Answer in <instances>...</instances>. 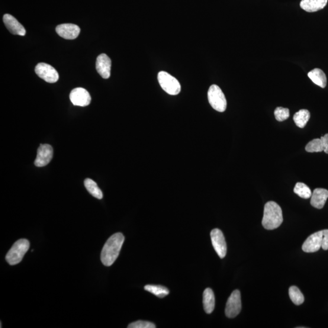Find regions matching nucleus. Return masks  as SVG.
I'll return each instance as SVG.
<instances>
[{
    "label": "nucleus",
    "instance_id": "obj_10",
    "mask_svg": "<svg viewBox=\"0 0 328 328\" xmlns=\"http://www.w3.org/2000/svg\"><path fill=\"white\" fill-rule=\"evenodd\" d=\"M73 104L79 107H86L91 101V96L84 88H77L72 90L69 95Z\"/></svg>",
    "mask_w": 328,
    "mask_h": 328
},
{
    "label": "nucleus",
    "instance_id": "obj_27",
    "mask_svg": "<svg viewBox=\"0 0 328 328\" xmlns=\"http://www.w3.org/2000/svg\"><path fill=\"white\" fill-rule=\"evenodd\" d=\"M322 231V243L321 248L324 250H328V229L321 230Z\"/></svg>",
    "mask_w": 328,
    "mask_h": 328
},
{
    "label": "nucleus",
    "instance_id": "obj_28",
    "mask_svg": "<svg viewBox=\"0 0 328 328\" xmlns=\"http://www.w3.org/2000/svg\"><path fill=\"white\" fill-rule=\"evenodd\" d=\"M323 152H324V153H326V154H328V144L325 147V149H324Z\"/></svg>",
    "mask_w": 328,
    "mask_h": 328
},
{
    "label": "nucleus",
    "instance_id": "obj_1",
    "mask_svg": "<svg viewBox=\"0 0 328 328\" xmlns=\"http://www.w3.org/2000/svg\"><path fill=\"white\" fill-rule=\"evenodd\" d=\"M125 241L121 233H116L109 237L103 247L101 261L105 266H110L118 259Z\"/></svg>",
    "mask_w": 328,
    "mask_h": 328
},
{
    "label": "nucleus",
    "instance_id": "obj_22",
    "mask_svg": "<svg viewBox=\"0 0 328 328\" xmlns=\"http://www.w3.org/2000/svg\"><path fill=\"white\" fill-rule=\"evenodd\" d=\"M84 184L86 189L93 197L101 199L103 198V193L100 189L96 182L91 179H86Z\"/></svg>",
    "mask_w": 328,
    "mask_h": 328
},
{
    "label": "nucleus",
    "instance_id": "obj_13",
    "mask_svg": "<svg viewBox=\"0 0 328 328\" xmlns=\"http://www.w3.org/2000/svg\"><path fill=\"white\" fill-rule=\"evenodd\" d=\"M111 61L105 54L99 55L96 60V69L102 78L107 79L111 75Z\"/></svg>",
    "mask_w": 328,
    "mask_h": 328
},
{
    "label": "nucleus",
    "instance_id": "obj_24",
    "mask_svg": "<svg viewBox=\"0 0 328 328\" xmlns=\"http://www.w3.org/2000/svg\"><path fill=\"white\" fill-rule=\"evenodd\" d=\"M294 192L299 197L303 199L310 198L312 196L311 189L306 184L302 182H298L296 184Z\"/></svg>",
    "mask_w": 328,
    "mask_h": 328
},
{
    "label": "nucleus",
    "instance_id": "obj_19",
    "mask_svg": "<svg viewBox=\"0 0 328 328\" xmlns=\"http://www.w3.org/2000/svg\"><path fill=\"white\" fill-rule=\"evenodd\" d=\"M203 304L205 313L210 314L214 311L215 305V295L210 288L205 289L203 294Z\"/></svg>",
    "mask_w": 328,
    "mask_h": 328
},
{
    "label": "nucleus",
    "instance_id": "obj_11",
    "mask_svg": "<svg viewBox=\"0 0 328 328\" xmlns=\"http://www.w3.org/2000/svg\"><path fill=\"white\" fill-rule=\"evenodd\" d=\"M321 243H322V231L321 230L309 237L302 246V249L307 253L317 252L321 247Z\"/></svg>",
    "mask_w": 328,
    "mask_h": 328
},
{
    "label": "nucleus",
    "instance_id": "obj_8",
    "mask_svg": "<svg viewBox=\"0 0 328 328\" xmlns=\"http://www.w3.org/2000/svg\"><path fill=\"white\" fill-rule=\"evenodd\" d=\"M212 245L221 259H224L227 253V244L222 231L218 229L212 230L210 233Z\"/></svg>",
    "mask_w": 328,
    "mask_h": 328
},
{
    "label": "nucleus",
    "instance_id": "obj_18",
    "mask_svg": "<svg viewBox=\"0 0 328 328\" xmlns=\"http://www.w3.org/2000/svg\"><path fill=\"white\" fill-rule=\"evenodd\" d=\"M308 76L309 78L315 84L320 86L322 88L326 87L327 83L326 76L322 70L318 68L314 69L308 74Z\"/></svg>",
    "mask_w": 328,
    "mask_h": 328
},
{
    "label": "nucleus",
    "instance_id": "obj_9",
    "mask_svg": "<svg viewBox=\"0 0 328 328\" xmlns=\"http://www.w3.org/2000/svg\"><path fill=\"white\" fill-rule=\"evenodd\" d=\"M53 156V147L49 144H41L37 150V155L35 160V166L42 167L48 165L52 160Z\"/></svg>",
    "mask_w": 328,
    "mask_h": 328
},
{
    "label": "nucleus",
    "instance_id": "obj_20",
    "mask_svg": "<svg viewBox=\"0 0 328 328\" xmlns=\"http://www.w3.org/2000/svg\"><path fill=\"white\" fill-rule=\"evenodd\" d=\"M310 117V112L307 109H300L294 114L293 120L298 127L303 128L306 126Z\"/></svg>",
    "mask_w": 328,
    "mask_h": 328
},
{
    "label": "nucleus",
    "instance_id": "obj_12",
    "mask_svg": "<svg viewBox=\"0 0 328 328\" xmlns=\"http://www.w3.org/2000/svg\"><path fill=\"white\" fill-rule=\"evenodd\" d=\"M56 30L58 35L66 40L75 39L80 33L78 26L69 24L57 26Z\"/></svg>",
    "mask_w": 328,
    "mask_h": 328
},
{
    "label": "nucleus",
    "instance_id": "obj_2",
    "mask_svg": "<svg viewBox=\"0 0 328 328\" xmlns=\"http://www.w3.org/2000/svg\"><path fill=\"white\" fill-rule=\"evenodd\" d=\"M284 221L282 208L275 202H267L264 208L263 226L267 230L277 229Z\"/></svg>",
    "mask_w": 328,
    "mask_h": 328
},
{
    "label": "nucleus",
    "instance_id": "obj_3",
    "mask_svg": "<svg viewBox=\"0 0 328 328\" xmlns=\"http://www.w3.org/2000/svg\"><path fill=\"white\" fill-rule=\"evenodd\" d=\"M30 247V241L20 239L16 241L6 256V261L9 265L14 266L21 262Z\"/></svg>",
    "mask_w": 328,
    "mask_h": 328
},
{
    "label": "nucleus",
    "instance_id": "obj_6",
    "mask_svg": "<svg viewBox=\"0 0 328 328\" xmlns=\"http://www.w3.org/2000/svg\"><path fill=\"white\" fill-rule=\"evenodd\" d=\"M35 72L38 77L48 83H56L59 78V74L54 67L46 63H38Z\"/></svg>",
    "mask_w": 328,
    "mask_h": 328
},
{
    "label": "nucleus",
    "instance_id": "obj_17",
    "mask_svg": "<svg viewBox=\"0 0 328 328\" xmlns=\"http://www.w3.org/2000/svg\"><path fill=\"white\" fill-rule=\"evenodd\" d=\"M328 144V134L321 137L320 139H315L310 141L305 148L307 152L310 153L321 152Z\"/></svg>",
    "mask_w": 328,
    "mask_h": 328
},
{
    "label": "nucleus",
    "instance_id": "obj_4",
    "mask_svg": "<svg viewBox=\"0 0 328 328\" xmlns=\"http://www.w3.org/2000/svg\"><path fill=\"white\" fill-rule=\"evenodd\" d=\"M208 99L211 107L218 112H224L227 108V100L221 89L212 85L208 91Z\"/></svg>",
    "mask_w": 328,
    "mask_h": 328
},
{
    "label": "nucleus",
    "instance_id": "obj_5",
    "mask_svg": "<svg viewBox=\"0 0 328 328\" xmlns=\"http://www.w3.org/2000/svg\"><path fill=\"white\" fill-rule=\"evenodd\" d=\"M160 86L170 95H178L181 92V85L174 77L165 72H160L157 76Z\"/></svg>",
    "mask_w": 328,
    "mask_h": 328
},
{
    "label": "nucleus",
    "instance_id": "obj_26",
    "mask_svg": "<svg viewBox=\"0 0 328 328\" xmlns=\"http://www.w3.org/2000/svg\"><path fill=\"white\" fill-rule=\"evenodd\" d=\"M128 328H155V324L150 321L139 320L131 323L128 326Z\"/></svg>",
    "mask_w": 328,
    "mask_h": 328
},
{
    "label": "nucleus",
    "instance_id": "obj_16",
    "mask_svg": "<svg viewBox=\"0 0 328 328\" xmlns=\"http://www.w3.org/2000/svg\"><path fill=\"white\" fill-rule=\"evenodd\" d=\"M327 3V0H301L300 5L305 11L314 12L323 9Z\"/></svg>",
    "mask_w": 328,
    "mask_h": 328
},
{
    "label": "nucleus",
    "instance_id": "obj_7",
    "mask_svg": "<svg viewBox=\"0 0 328 328\" xmlns=\"http://www.w3.org/2000/svg\"><path fill=\"white\" fill-rule=\"evenodd\" d=\"M241 311V294L239 290L234 291L228 299L225 313L228 318L236 317Z\"/></svg>",
    "mask_w": 328,
    "mask_h": 328
},
{
    "label": "nucleus",
    "instance_id": "obj_25",
    "mask_svg": "<svg viewBox=\"0 0 328 328\" xmlns=\"http://www.w3.org/2000/svg\"><path fill=\"white\" fill-rule=\"evenodd\" d=\"M274 115L276 121L283 122L288 120L290 114L288 108L278 107L275 109Z\"/></svg>",
    "mask_w": 328,
    "mask_h": 328
},
{
    "label": "nucleus",
    "instance_id": "obj_23",
    "mask_svg": "<svg viewBox=\"0 0 328 328\" xmlns=\"http://www.w3.org/2000/svg\"><path fill=\"white\" fill-rule=\"evenodd\" d=\"M289 297L292 302L297 306L301 304L304 301L303 294L301 293L300 289L296 286H291L289 289Z\"/></svg>",
    "mask_w": 328,
    "mask_h": 328
},
{
    "label": "nucleus",
    "instance_id": "obj_21",
    "mask_svg": "<svg viewBox=\"0 0 328 328\" xmlns=\"http://www.w3.org/2000/svg\"><path fill=\"white\" fill-rule=\"evenodd\" d=\"M145 290L150 292V293L156 295V297L159 298H163L168 295L170 293L168 289L165 286L160 285H146L144 287Z\"/></svg>",
    "mask_w": 328,
    "mask_h": 328
},
{
    "label": "nucleus",
    "instance_id": "obj_14",
    "mask_svg": "<svg viewBox=\"0 0 328 328\" xmlns=\"http://www.w3.org/2000/svg\"><path fill=\"white\" fill-rule=\"evenodd\" d=\"M3 21H4L6 28L12 34L21 35V36H24L26 34L24 27L12 15L5 14L3 17Z\"/></svg>",
    "mask_w": 328,
    "mask_h": 328
},
{
    "label": "nucleus",
    "instance_id": "obj_15",
    "mask_svg": "<svg viewBox=\"0 0 328 328\" xmlns=\"http://www.w3.org/2000/svg\"><path fill=\"white\" fill-rule=\"evenodd\" d=\"M311 198L312 206L318 209L323 208L328 198V191L324 189H315Z\"/></svg>",
    "mask_w": 328,
    "mask_h": 328
}]
</instances>
